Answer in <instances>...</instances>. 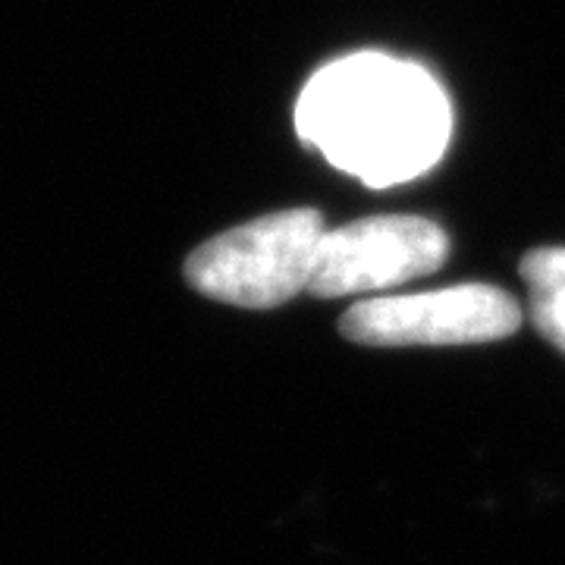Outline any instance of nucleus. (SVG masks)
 Returning <instances> with one entry per match:
<instances>
[{"instance_id":"obj_3","label":"nucleus","mask_w":565,"mask_h":565,"mask_svg":"<svg viewBox=\"0 0 565 565\" xmlns=\"http://www.w3.org/2000/svg\"><path fill=\"white\" fill-rule=\"evenodd\" d=\"M522 323L519 302L487 282L440 292L371 299L340 321L345 340L362 345H465L512 337Z\"/></svg>"},{"instance_id":"obj_2","label":"nucleus","mask_w":565,"mask_h":565,"mask_svg":"<svg viewBox=\"0 0 565 565\" xmlns=\"http://www.w3.org/2000/svg\"><path fill=\"white\" fill-rule=\"evenodd\" d=\"M323 233L315 207L267 214L199 245L185 262V280L217 302L277 308L308 292Z\"/></svg>"},{"instance_id":"obj_4","label":"nucleus","mask_w":565,"mask_h":565,"mask_svg":"<svg viewBox=\"0 0 565 565\" xmlns=\"http://www.w3.org/2000/svg\"><path fill=\"white\" fill-rule=\"evenodd\" d=\"M449 239L434 221L390 214L327 230L308 292L318 299H343L427 277L444 267Z\"/></svg>"},{"instance_id":"obj_1","label":"nucleus","mask_w":565,"mask_h":565,"mask_svg":"<svg viewBox=\"0 0 565 565\" xmlns=\"http://www.w3.org/2000/svg\"><path fill=\"white\" fill-rule=\"evenodd\" d=\"M446 92L424 66L362 51L318 70L296 104L299 139L371 189L415 180L444 158Z\"/></svg>"},{"instance_id":"obj_5","label":"nucleus","mask_w":565,"mask_h":565,"mask_svg":"<svg viewBox=\"0 0 565 565\" xmlns=\"http://www.w3.org/2000/svg\"><path fill=\"white\" fill-rule=\"evenodd\" d=\"M537 330L565 352V248H534L522 262Z\"/></svg>"}]
</instances>
